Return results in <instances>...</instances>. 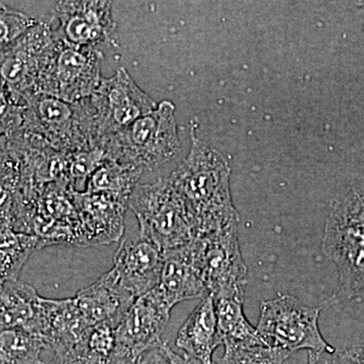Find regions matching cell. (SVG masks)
<instances>
[{
  "mask_svg": "<svg viewBox=\"0 0 364 364\" xmlns=\"http://www.w3.org/2000/svg\"><path fill=\"white\" fill-rule=\"evenodd\" d=\"M21 129L66 155L97 146L90 97L67 102L49 95H33L26 100Z\"/></svg>",
  "mask_w": 364,
  "mask_h": 364,
  "instance_id": "obj_4",
  "label": "cell"
},
{
  "mask_svg": "<svg viewBox=\"0 0 364 364\" xmlns=\"http://www.w3.org/2000/svg\"><path fill=\"white\" fill-rule=\"evenodd\" d=\"M107 160L155 171L173 161L181 152L176 105L168 100L130 126L105 136L98 143Z\"/></svg>",
  "mask_w": 364,
  "mask_h": 364,
  "instance_id": "obj_3",
  "label": "cell"
},
{
  "mask_svg": "<svg viewBox=\"0 0 364 364\" xmlns=\"http://www.w3.org/2000/svg\"><path fill=\"white\" fill-rule=\"evenodd\" d=\"M41 301L33 287L18 280L0 284V330L18 328L36 335Z\"/></svg>",
  "mask_w": 364,
  "mask_h": 364,
  "instance_id": "obj_19",
  "label": "cell"
},
{
  "mask_svg": "<svg viewBox=\"0 0 364 364\" xmlns=\"http://www.w3.org/2000/svg\"><path fill=\"white\" fill-rule=\"evenodd\" d=\"M170 352L171 348L168 344L162 341L161 343L144 352L142 355L139 356L135 360L121 364H172Z\"/></svg>",
  "mask_w": 364,
  "mask_h": 364,
  "instance_id": "obj_29",
  "label": "cell"
},
{
  "mask_svg": "<svg viewBox=\"0 0 364 364\" xmlns=\"http://www.w3.org/2000/svg\"><path fill=\"white\" fill-rule=\"evenodd\" d=\"M49 358H43L42 364H112L90 355L77 343L73 346L48 348Z\"/></svg>",
  "mask_w": 364,
  "mask_h": 364,
  "instance_id": "obj_28",
  "label": "cell"
},
{
  "mask_svg": "<svg viewBox=\"0 0 364 364\" xmlns=\"http://www.w3.org/2000/svg\"><path fill=\"white\" fill-rule=\"evenodd\" d=\"M218 329L225 349L265 345L244 314V299L214 298Z\"/></svg>",
  "mask_w": 364,
  "mask_h": 364,
  "instance_id": "obj_20",
  "label": "cell"
},
{
  "mask_svg": "<svg viewBox=\"0 0 364 364\" xmlns=\"http://www.w3.org/2000/svg\"><path fill=\"white\" fill-rule=\"evenodd\" d=\"M91 327L79 310L75 299L42 298L37 335L49 348L79 343Z\"/></svg>",
  "mask_w": 364,
  "mask_h": 364,
  "instance_id": "obj_17",
  "label": "cell"
},
{
  "mask_svg": "<svg viewBox=\"0 0 364 364\" xmlns=\"http://www.w3.org/2000/svg\"><path fill=\"white\" fill-rule=\"evenodd\" d=\"M97 130V146L105 136L130 126L157 107L141 90L126 68L122 67L109 78H102L90 97Z\"/></svg>",
  "mask_w": 364,
  "mask_h": 364,
  "instance_id": "obj_9",
  "label": "cell"
},
{
  "mask_svg": "<svg viewBox=\"0 0 364 364\" xmlns=\"http://www.w3.org/2000/svg\"><path fill=\"white\" fill-rule=\"evenodd\" d=\"M104 59L97 48L78 47L56 39L41 68L35 95L67 102L90 97L102 82Z\"/></svg>",
  "mask_w": 364,
  "mask_h": 364,
  "instance_id": "obj_7",
  "label": "cell"
},
{
  "mask_svg": "<svg viewBox=\"0 0 364 364\" xmlns=\"http://www.w3.org/2000/svg\"><path fill=\"white\" fill-rule=\"evenodd\" d=\"M163 251L154 242L138 233L122 241L114 257V267L122 286L136 299L158 286Z\"/></svg>",
  "mask_w": 364,
  "mask_h": 364,
  "instance_id": "obj_13",
  "label": "cell"
},
{
  "mask_svg": "<svg viewBox=\"0 0 364 364\" xmlns=\"http://www.w3.org/2000/svg\"><path fill=\"white\" fill-rule=\"evenodd\" d=\"M42 248L40 239L11 228H0V284L18 282L31 254Z\"/></svg>",
  "mask_w": 364,
  "mask_h": 364,
  "instance_id": "obj_22",
  "label": "cell"
},
{
  "mask_svg": "<svg viewBox=\"0 0 364 364\" xmlns=\"http://www.w3.org/2000/svg\"><path fill=\"white\" fill-rule=\"evenodd\" d=\"M308 364H336L334 354L309 352Z\"/></svg>",
  "mask_w": 364,
  "mask_h": 364,
  "instance_id": "obj_32",
  "label": "cell"
},
{
  "mask_svg": "<svg viewBox=\"0 0 364 364\" xmlns=\"http://www.w3.org/2000/svg\"><path fill=\"white\" fill-rule=\"evenodd\" d=\"M25 117V107L16 104L0 77V136H13L21 130Z\"/></svg>",
  "mask_w": 364,
  "mask_h": 364,
  "instance_id": "obj_27",
  "label": "cell"
},
{
  "mask_svg": "<svg viewBox=\"0 0 364 364\" xmlns=\"http://www.w3.org/2000/svg\"><path fill=\"white\" fill-rule=\"evenodd\" d=\"M73 200L80 220L79 246L107 245L122 238L126 203L105 193L74 191Z\"/></svg>",
  "mask_w": 364,
  "mask_h": 364,
  "instance_id": "obj_14",
  "label": "cell"
},
{
  "mask_svg": "<svg viewBox=\"0 0 364 364\" xmlns=\"http://www.w3.org/2000/svg\"><path fill=\"white\" fill-rule=\"evenodd\" d=\"M55 41L51 23L39 21L0 57V77L21 107L35 95L41 68Z\"/></svg>",
  "mask_w": 364,
  "mask_h": 364,
  "instance_id": "obj_11",
  "label": "cell"
},
{
  "mask_svg": "<svg viewBox=\"0 0 364 364\" xmlns=\"http://www.w3.org/2000/svg\"><path fill=\"white\" fill-rule=\"evenodd\" d=\"M128 208L136 215L139 233L162 251L181 247L195 238L186 205L167 177L153 183H139Z\"/></svg>",
  "mask_w": 364,
  "mask_h": 364,
  "instance_id": "obj_5",
  "label": "cell"
},
{
  "mask_svg": "<svg viewBox=\"0 0 364 364\" xmlns=\"http://www.w3.org/2000/svg\"><path fill=\"white\" fill-rule=\"evenodd\" d=\"M291 353L279 348L255 345L225 349L224 355L215 364H284Z\"/></svg>",
  "mask_w": 364,
  "mask_h": 364,
  "instance_id": "obj_24",
  "label": "cell"
},
{
  "mask_svg": "<svg viewBox=\"0 0 364 364\" xmlns=\"http://www.w3.org/2000/svg\"><path fill=\"white\" fill-rule=\"evenodd\" d=\"M171 310L156 287L139 296L114 330V364L135 360L148 349L161 343Z\"/></svg>",
  "mask_w": 364,
  "mask_h": 364,
  "instance_id": "obj_10",
  "label": "cell"
},
{
  "mask_svg": "<svg viewBox=\"0 0 364 364\" xmlns=\"http://www.w3.org/2000/svg\"><path fill=\"white\" fill-rule=\"evenodd\" d=\"M176 343L186 358L196 363L215 364L213 355L222 340L212 294H205L182 324Z\"/></svg>",
  "mask_w": 364,
  "mask_h": 364,
  "instance_id": "obj_18",
  "label": "cell"
},
{
  "mask_svg": "<svg viewBox=\"0 0 364 364\" xmlns=\"http://www.w3.org/2000/svg\"><path fill=\"white\" fill-rule=\"evenodd\" d=\"M52 21H56V26L51 23L55 38L78 47L97 48L116 28L111 1H57Z\"/></svg>",
  "mask_w": 364,
  "mask_h": 364,
  "instance_id": "obj_12",
  "label": "cell"
},
{
  "mask_svg": "<svg viewBox=\"0 0 364 364\" xmlns=\"http://www.w3.org/2000/svg\"><path fill=\"white\" fill-rule=\"evenodd\" d=\"M38 21L0 2V57Z\"/></svg>",
  "mask_w": 364,
  "mask_h": 364,
  "instance_id": "obj_25",
  "label": "cell"
},
{
  "mask_svg": "<svg viewBox=\"0 0 364 364\" xmlns=\"http://www.w3.org/2000/svg\"><path fill=\"white\" fill-rule=\"evenodd\" d=\"M74 299L91 326L111 323L116 327L136 299L122 286L112 269L78 291Z\"/></svg>",
  "mask_w": 364,
  "mask_h": 364,
  "instance_id": "obj_15",
  "label": "cell"
},
{
  "mask_svg": "<svg viewBox=\"0 0 364 364\" xmlns=\"http://www.w3.org/2000/svg\"><path fill=\"white\" fill-rule=\"evenodd\" d=\"M11 156L6 136H0V172L9 176L11 172Z\"/></svg>",
  "mask_w": 364,
  "mask_h": 364,
  "instance_id": "obj_31",
  "label": "cell"
},
{
  "mask_svg": "<svg viewBox=\"0 0 364 364\" xmlns=\"http://www.w3.org/2000/svg\"><path fill=\"white\" fill-rule=\"evenodd\" d=\"M47 343L26 330H0V364H42Z\"/></svg>",
  "mask_w": 364,
  "mask_h": 364,
  "instance_id": "obj_23",
  "label": "cell"
},
{
  "mask_svg": "<svg viewBox=\"0 0 364 364\" xmlns=\"http://www.w3.org/2000/svg\"><path fill=\"white\" fill-rule=\"evenodd\" d=\"M188 244L163 251L161 275L156 289L171 308L188 299H203L208 294Z\"/></svg>",
  "mask_w": 364,
  "mask_h": 364,
  "instance_id": "obj_16",
  "label": "cell"
},
{
  "mask_svg": "<svg viewBox=\"0 0 364 364\" xmlns=\"http://www.w3.org/2000/svg\"><path fill=\"white\" fill-rule=\"evenodd\" d=\"M321 310L322 306L304 305L291 294H279L261 303L256 329L263 343L273 348L291 354L298 350L335 354L318 328Z\"/></svg>",
  "mask_w": 364,
  "mask_h": 364,
  "instance_id": "obj_6",
  "label": "cell"
},
{
  "mask_svg": "<svg viewBox=\"0 0 364 364\" xmlns=\"http://www.w3.org/2000/svg\"><path fill=\"white\" fill-rule=\"evenodd\" d=\"M322 249L339 273L336 291L328 303L364 296V193L350 191L333 200Z\"/></svg>",
  "mask_w": 364,
  "mask_h": 364,
  "instance_id": "obj_2",
  "label": "cell"
},
{
  "mask_svg": "<svg viewBox=\"0 0 364 364\" xmlns=\"http://www.w3.org/2000/svg\"><path fill=\"white\" fill-rule=\"evenodd\" d=\"M114 330L116 326L111 323H100L92 326L79 344L90 355L114 364V352L116 346Z\"/></svg>",
  "mask_w": 364,
  "mask_h": 364,
  "instance_id": "obj_26",
  "label": "cell"
},
{
  "mask_svg": "<svg viewBox=\"0 0 364 364\" xmlns=\"http://www.w3.org/2000/svg\"><path fill=\"white\" fill-rule=\"evenodd\" d=\"M188 245L213 298H245L248 269L239 245L238 226L196 237Z\"/></svg>",
  "mask_w": 364,
  "mask_h": 364,
  "instance_id": "obj_8",
  "label": "cell"
},
{
  "mask_svg": "<svg viewBox=\"0 0 364 364\" xmlns=\"http://www.w3.org/2000/svg\"><path fill=\"white\" fill-rule=\"evenodd\" d=\"M170 356H171V363L172 364H198L196 363V361L191 360L186 356H181L178 354H176V352L172 350L170 352Z\"/></svg>",
  "mask_w": 364,
  "mask_h": 364,
  "instance_id": "obj_33",
  "label": "cell"
},
{
  "mask_svg": "<svg viewBox=\"0 0 364 364\" xmlns=\"http://www.w3.org/2000/svg\"><path fill=\"white\" fill-rule=\"evenodd\" d=\"M336 364H364V344L348 347L334 354Z\"/></svg>",
  "mask_w": 364,
  "mask_h": 364,
  "instance_id": "obj_30",
  "label": "cell"
},
{
  "mask_svg": "<svg viewBox=\"0 0 364 364\" xmlns=\"http://www.w3.org/2000/svg\"><path fill=\"white\" fill-rule=\"evenodd\" d=\"M230 174L226 160L191 131L188 157L167 178L186 205L195 238L238 226Z\"/></svg>",
  "mask_w": 364,
  "mask_h": 364,
  "instance_id": "obj_1",
  "label": "cell"
},
{
  "mask_svg": "<svg viewBox=\"0 0 364 364\" xmlns=\"http://www.w3.org/2000/svg\"><path fill=\"white\" fill-rule=\"evenodd\" d=\"M144 172L132 165L107 160L88 179L85 191L105 193L128 205Z\"/></svg>",
  "mask_w": 364,
  "mask_h": 364,
  "instance_id": "obj_21",
  "label": "cell"
}]
</instances>
